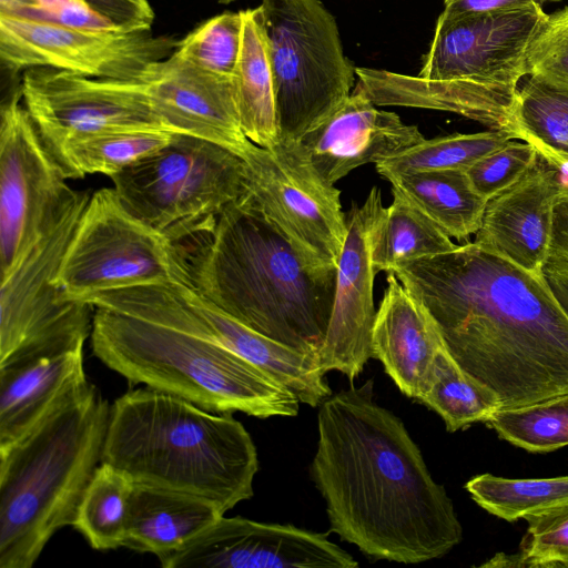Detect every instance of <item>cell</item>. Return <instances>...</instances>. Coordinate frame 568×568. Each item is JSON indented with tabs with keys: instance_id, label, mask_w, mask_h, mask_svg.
Masks as SVG:
<instances>
[{
	"instance_id": "13",
	"label": "cell",
	"mask_w": 568,
	"mask_h": 568,
	"mask_svg": "<svg viewBox=\"0 0 568 568\" xmlns=\"http://www.w3.org/2000/svg\"><path fill=\"white\" fill-rule=\"evenodd\" d=\"M178 42L151 29H89L0 14V59L11 73L44 67L95 79L140 81L174 52Z\"/></svg>"
},
{
	"instance_id": "20",
	"label": "cell",
	"mask_w": 568,
	"mask_h": 568,
	"mask_svg": "<svg viewBox=\"0 0 568 568\" xmlns=\"http://www.w3.org/2000/svg\"><path fill=\"white\" fill-rule=\"evenodd\" d=\"M561 170L538 155L515 184L488 200L474 243L535 274L547 263Z\"/></svg>"
},
{
	"instance_id": "40",
	"label": "cell",
	"mask_w": 568,
	"mask_h": 568,
	"mask_svg": "<svg viewBox=\"0 0 568 568\" xmlns=\"http://www.w3.org/2000/svg\"><path fill=\"white\" fill-rule=\"evenodd\" d=\"M546 265L568 270V184L554 205L549 253Z\"/></svg>"
},
{
	"instance_id": "31",
	"label": "cell",
	"mask_w": 568,
	"mask_h": 568,
	"mask_svg": "<svg viewBox=\"0 0 568 568\" xmlns=\"http://www.w3.org/2000/svg\"><path fill=\"white\" fill-rule=\"evenodd\" d=\"M134 481L101 462L79 504L73 527L97 550L123 547Z\"/></svg>"
},
{
	"instance_id": "4",
	"label": "cell",
	"mask_w": 568,
	"mask_h": 568,
	"mask_svg": "<svg viewBox=\"0 0 568 568\" xmlns=\"http://www.w3.org/2000/svg\"><path fill=\"white\" fill-rule=\"evenodd\" d=\"M102 462L134 483L205 498L224 514L250 499L257 452L243 424L144 386L110 409Z\"/></svg>"
},
{
	"instance_id": "29",
	"label": "cell",
	"mask_w": 568,
	"mask_h": 568,
	"mask_svg": "<svg viewBox=\"0 0 568 568\" xmlns=\"http://www.w3.org/2000/svg\"><path fill=\"white\" fill-rule=\"evenodd\" d=\"M173 135L158 130L99 133L65 143L53 158L67 179L94 173L110 178L169 144Z\"/></svg>"
},
{
	"instance_id": "9",
	"label": "cell",
	"mask_w": 568,
	"mask_h": 568,
	"mask_svg": "<svg viewBox=\"0 0 568 568\" xmlns=\"http://www.w3.org/2000/svg\"><path fill=\"white\" fill-rule=\"evenodd\" d=\"M260 7L280 138L300 141L351 95L355 67L320 0H262Z\"/></svg>"
},
{
	"instance_id": "36",
	"label": "cell",
	"mask_w": 568,
	"mask_h": 568,
	"mask_svg": "<svg viewBox=\"0 0 568 568\" xmlns=\"http://www.w3.org/2000/svg\"><path fill=\"white\" fill-rule=\"evenodd\" d=\"M528 527L515 555L498 554L481 567L568 568V503L526 519Z\"/></svg>"
},
{
	"instance_id": "37",
	"label": "cell",
	"mask_w": 568,
	"mask_h": 568,
	"mask_svg": "<svg viewBox=\"0 0 568 568\" xmlns=\"http://www.w3.org/2000/svg\"><path fill=\"white\" fill-rule=\"evenodd\" d=\"M539 153L527 142L509 140L465 170L475 191L487 201L515 184Z\"/></svg>"
},
{
	"instance_id": "38",
	"label": "cell",
	"mask_w": 568,
	"mask_h": 568,
	"mask_svg": "<svg viewBox=\"0 0 568 568\" xmlns=\"http://www.w3.org/2000/svg\"><path fill=\"white\" fill-rule=\"evenodd\" d=\"M527 75L568 90V6L540 23L527 51Z\"/></svg>"
},
{
	"instance_id": "10",
	"label": "cell",
	"mask_w": 568,
	"mask_h": 568,
	"mask_svg": "<svg viewBox=\"0 0 568 568\" xmlns=\"http://www.w3.org/2000/svg\"><path fill=\"white\" fill-rule=\"evenodd\" d=\"M91 197L70 194L20 262L0 277V368L84 345L94 306L63 298L53 283Z\"/></svg>"
},
{
	"instance_id": "21",
	"label": "cell",
	"mask_w": 568,
	"mask_h": 568,
	"mask_svg": "<svg viewBox=\"0 0 568 568\" xmlns=\"http://www.w3.org/2000/svg\"><path fill=\"white\" fill-rule=\"evenodd\" d=\"M376 106L355 88L300 140L313 165L328 183L335 184L356 168L375 164L425 139L416 125L406 124L395 112Z\"/></svg>"
},
{
	"instance_id": "1",
	"label": "cell",
	"mask_w": 568,
	"mask_h": 568,
	"mask_svg": "<svg viewBox=\"0 0 568 568\" xmlns=\"http://www.w3.org/2000/svg\"><path fill=\"white\" fill-rule=\"evenodd\" d=\"M312 478L329 528L377 560L419 564L463 539L445 488L404 423L373 398V381L332 394L317 415Z\"/></svg>"
},
{
	"instance_id": "26",
	"label": "cell",
	"mask_w": 568,
	"mask_h": 568,
	"mask_svg": "<svg viewBox=\"0 0 568 568\" xmlns=\"http://www.w3.org/2000/svg\"><path fill=\"white\" fill-rule=\"evenodd\" d=\"M385 179L452 239L465 240L478 231L488 201L475 191L465 170L410 172Z\"/></svg>"
},
{
	"instance_id": "43",
	"label": "cell",
	"mask_w": 568,
	"mask_h": 568,
	"mask_svg": "<svg viewBox=\"0 0 568 568\" xmlns=\"http://www.w3.org/2000/svg\"><path fill=\"white\" fill-rule=\"evenodd\" d=\"M220 3H223V4H229L235 0H217Z\"/></svg>"
},
{
	"instance_id": "3",
	"label": "cell",
	"mask_w": 568,
	"mask_h": 568,
	"mask_svg": "<svg viewBox=\"0 0 568 568\" xmlns=\"http://www.w3.org/2000/svg\"><path fill=\"white\" fill-rule=\"evenodd\" d=\"M174 245L195 293L255 332L317 358L337 270L311 267L245 191L212 229Z\"/></svg>"
},
{
	"instance_id": "12",
	"label": "cell",
	"mask_w": 568,
	"mask_h": 568,
	"mask_svg": "<svg viewBox=\"0 0 568 568\" xmlns=\"http://www.w3.org/2000/svg\"><path fill=\"white\" fill-rule=\"evenodd\" d=\"M245 193L314 270L336 271L347 235L341 191L297 140L253 145L243 158Z\"/></svg>"
},
{
	"instance_id": "5",
	"label": "cell",
	"mask_w": 568,
	"mask_h": 568,
	"mask_svg": "<svg viewBox=\"0 0 568 568\" xmlns=\"http://www.w3.org/2000/svg\"><path fill=\"white\" fill-rule=\"evenodd\" d=\"M542 6L491 13L439 14L417 75L355 68L356 87L377 106L456 113L513 134V109Z\"/></svg>"
},
{
	"instance_id": "19",
	"label": "cell",
	"mask_w": 568,
	"mask_h": 568,
	"mask_svg": "<svg viewBox=\"0 0 568 568\" xmlns=\"http://www.w3.org/2000/svg\"><path fill=\"white\" fill-rule=\"evenodd\" d=\"M140 82L171 132L209 140L241 158L253 145L240 124L233 78L215 75L173 52Z\"/></svg>"
},
{
	"instance_id": "14",
	"label": "cell",
	"mask_w": 568,
	"mask_h": 568,
	"mask_svg": "<svg viewBox=\"0 0 568 568\" xmlns=\"http://www.w3.org/2000/svg\"><path fill=\"white\" fill-rule=\"evenodd\" d=\"M23 102L20 85L0 108V277L33 246L72 193Z\"/></svg>"
},
{
	"instance_id": "18",
	"label": "cell",
	"mask_w": 568,
	"mask_h": 568,
	"mask_svg": "<svg viewBox=\"0 0 568 568\" xmlns=\"http://www.w3.org/2000/svg\"><path fill=\"white\" fill-rule=\"evenodd\" d=\"M163 568H355L352 555L327 534L293 525L221 516L178 550L159 559Z\"/></svg>"
},
{
	"instance_id": "34",
	"label": "cell",
	"mask_w": 568,
	"mask_h": 568,
	"mask_svg": "<svg viewBox=\"0 0 568 568\" xmlns=\"http://www.w3.org/2000/svg\"><path fill=\"white\" fill-rule=\"evenodd\" d=\"M500 438L531 453L568 445V395L516 408H500L486 423Z\"/></svg>"
},
{
	"instance_id": "27",
	"label": "cell",
	"mask_w": 568,
	"mask_h": 568,
	"mask_svg": "<svg viewBox=\"0 0 568 568\" xmlns=\"http://www.w3.org/2000/svg\"><path fill=\"white\" fill-rule=\"evenodd\" d=\"M387 207L374 253L375 271L395 273L420 258L436 256L454 250L452 237L414 203L395 189Z\"/></svg>"
},
{
	"instance_id": "11",
	"label": "cell",
	"mask_w": 568,
	"mask_h": 568,
	"mask_svg": "<svg viewBox=\"0 0 568 568\" xmlns=\"http://www.w3.org/2000/svg\"><path fill=\"white\" fill-rule=\"evenodd\" d=\"M54 285L63 298L84 301L113 290L186 283L173 243L129 213L112 187L91 197L60 263Z\"/></svg>"
},
{
	"instance_id": "33",
	"label": "cell",
	"mask_w": 568,
	"mask_h": 568,
	"mask_svg": "<svg viewBox=\"0 0 568 568\" xmlns=\"http://www.w3.org/2000/svg\"><path fill=\"white\" fill-rule=\"evenodd\" d=\"M465 488L481 508L510 523L568 503V476L511 479L481 474Z\"/></svg>"
},
{
	"instance_id": "39",
	"label": "cell",
	"mask_w": 568,
	"mask_h": 568,
	"mask_svg": "<svg viewBox=\"0 0 568 568\" xmlns=\"http://www.w3.org/2000/svg\"><path fill=\"white\" fill-rule=\"evenodd\" d=\"M120 29H151L154 12L149 0H78Z\"/></svg>"
},
{
	"instance_id": "30",
	"label": "cell",
	"mask_w": 568,
	"mask_h": 568,
	"mask_svg": "<svg viewBox=\"0 0 568 568\" xmlns=\"http://www.w3.org/2000/svg\"><path fill=\"white\" fill-rule=\"evenodd\" d=\"M416 400L436 412L450 433L487 423L501 408L499 396L467 373L446 345L436 357L426 390Z\"/></svg>"
},
{
	"instance_id": "16",
	"label": "cell",
	"mask_w": 568,
	"mask_h": 568,
	"mask_svg": "<svg viewBox=\"0 0 568 568\" xmlns=\"http://www.w3.org/2000/svg\"><path fill=\"white\" fill-rule=\"evenodd\" d=\"M20 89L22 102L52 156L65 143L93 134L171 132L153 110L140 81L95 79L38 67L23 71Z\"/></svg>"
},
{
	"instance_id": "15",
	"label": "cell",
	"mask_w": 568,
	"mask_h": 568,
	"mask_svg": "<svg viewBox=\"0 0 568 568\" xmlns=\"http://www.w3.org/2000/svg\"><path fill=\"white\" fill-rule=\"evenodd\" d=\"M124 314L207 336L290 389L303 404L320 405L332 395L317 358L298 352L231 317L183 283L128 288Z\"/></svg>"
},
{
	"instance_id": "24",
	"label": "cell",
	"mask_w": 568,
	"mask_h": 568,
	"mask_svg": "<svg viewBox=\"0 0 568 568\" xmlns=\"http://www.w3.org/2000/svg\"><path fill=\"white\" fill-rule=\"evenodd\" d=\"M224 513L212 501L134 483L123 547L155 555L178 550Z\"/></svg>"
},
{
	"instance_id": "35",
	"label": "cell",
	"mask_w": 568,
	"mask_h": 568,
	"mask_svg": "<svg viewBox=\"0 0 568 568\" xmlns=\"http://www.w3.org/2000/svg\"><path fill=\"white\" fill-rule=\"evenodd\" d=\"M242 34V11L223 12L207 19L180 40L174 53L215 75L233 78Z\"/></svg>"
},
{
	"instance_id": "28",
	"label": "cell",
	"mask_w": 568,
	"mask_h": 568,
	"mask_svg": "<svg viewBox=\"0 0 568 568\" xmlns=\"http://www.w3.org/2000/svg\"><path fill=\"white\" fill-rule=\"evenodd\" d=\"M515 138L562 170L568 165V90L529 75L518 88L514 109Z\"/></svg>"
},
{
	"instance_id": "8",
	"label": "cell",
	"mask_w": 568,
	"mask_h": 568,
	"mask_svg": "<svg viewBox=\"0 0 568 568\" xmlns=\"http://www.w3.org/2000/svg\"><path fill=\"white\" fill-rule=\"evenodd\" d=\"M124 209L173 244L212 229L245 191V162L231 150L174 133L169 144L110 176Z\"/></svg>"
},
{
	"instance_id": "7",
	"label": "cell",
	"mask_w": 568,
	"mask_h": 568,
	"mask_svg": "<svg viewBox=\"0 0 568 568\" xmlns=\"http://www.w3.org/2000/svg\"><path fill=\"white\" fill-rule=\"evenodd\" d=\"M93 354L131 383L215 413L294 417L300 399L285 386L207 336L94 307Z\"/></svg>"
},
{
	"instance_id": "32",
	"label": "cell",
	"mask_w": 568,
	"mask_h": 568,
	"mask_svg": "<svg viewBox=\"0 0 568 568\" xmlns=\"http://www.w3.org/2000/svg\"><path fill=\"white\" fill-rule=\"evenodd\" d=\"M513 139L511 133L503 130L424 139L400 153L378 161L375 166L384 179L410 172L466 170Z\"/></svg>"
},
{
	"instance_id": "2",
	"label": "cell",
	"mask_w": 568,
	"mask_h": 568,
	"mask_svg": "<svg viewBox=\"0 0 568 568\" xmlns=\"http://www.w3.org/2000/svg\"><path fill=\"white\" fill-rule=\"evenodd\" d=\"M392 274L429 312L455 361L499 396L501 408L568 395V314L544 273L470 242Z\"/></svg>"
},
{
	"instance_id": "42",
	"label": "cell",
	"mask_w": 568,
	"mask_h": 568,
	"mask_svg": "<svg viewBox=\"0 0 568 568\" xmlns=\"http://www.w3.org/2000/svg\"><path fill=\"white\" fill-rule=\"evenodd\" d=\"M542 273L556 298L568 314V270L545 265Z\"/></svg>"
},
{
	"instance_id": "41",
	"label": "cell",
	"mask_w": 568,
	"mask_h": 568,
	"mask_svg": "<svg viewBox=\"0 0 568 568\" xmlns=\"http://www.w3.org/2000/svg\"><path fill=\"white\" fill-rule=\"evenodd\" d=\"M558 1L560 0H444L442 13L448 17L491 13Z\"/></svg>"
},
{
	"instance_id": "23",
	"label": "cell",
	"mask_w": 568,
	"mask_h": 568,
	"mask_svg": "<svg viewBox=\"0 0 568 568\" xmlns=\"http://www.w3.org/2000/svg\"><path fill=\"white\" fill-rule=\"evenodd\" d=\"M83 346L0 368V447L16 443L89 388Z\"/></svg>"
},
{
	"instance_id": "25",
	"label": "cell",
	"mask_w": 568,
	"mask_h": 568,
	"mask_svg": "<svg viewBox=\"0 0 568 568\" xmlns=\"http://www.w3.org/2000/svg\"><path fill=\"white\" fill-rule=\"evenodd\" d=\"M243 34L233 75L240 124L255 145L267 148L280 139L273 72L261 7L242 10Z\"/></svg>"
},
{
	"instance_id": "17",
	"label": "cell",
	"mask_w": 568,
	"mask_h": 568,
	"mask_svg": "<svg viewBox=\"0 0 568 568\" xmlns=\"http://www.w3.org/2000/svg\"><path fill=\"white\" fill-rule=\"evenodd\" d=\"M387 207L373 186L363 204L346 214L347 235L338 261L329 323L317 359L326 374L338 371L353 382L372 357L374 306L373 253Z\"/></svg>"
},
{
	"instance_id": "22",
	"label": "cell",
	"mask_w": 568,
	"mask_h": 568,
	"mask_svg": "<svg viewBox=\"0 0 568 568\" xmlns=\"http://www.w3.org/2000/svg\"><path fill=\"white\" fill-rule=\"evenodd\" d=\"M445 346L426 307L395 274H387L372 331V357L378 359L398 389L417 399L427 388L436 357Z\"/></svg>"
},
{
	"instance_id": "6",
	"label": "cell",
	"mask_w": 568,
	"mask_h": 568,
	"mask_svg": "<svg viewBox=\"0 0 568 568\" xmlns=\"http://www.w3.org/2000/svg\"><path fill=\"white\" fill-rule=\"evenodd\" d=\"M110 403L94 385L16 443L0 447V568H31L73 526L98 466Z\"/></svg>"
}]
</instances>
